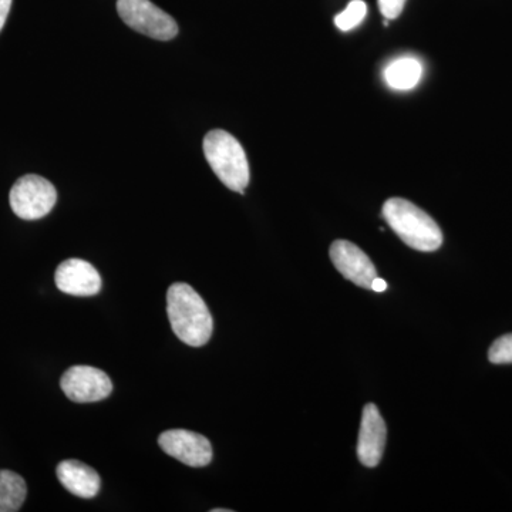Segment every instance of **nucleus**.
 Listing matches in <instances>:
<instances>
[{"mask_svg": "<svg viewBox=\"0 0 512 512\" xmlns=\"http://www.w3.org/2000/svg\"><path fill=\"white\" fill-rule=\"evenodd\" d=\"M329 254L333 265L348 281L360 288H372V282L377 278L376 266L357 245L339 239L333 242Z\"/></svg>", "mask_w": 512, "mask_h": 512, "instance_id": "nucleus-8", "label": "nucleus"}, {"mask_svg": "<svg viewBox=\"0 0 512 512\" xmlns=\"http://www.w3.org/2000/svg\"><path fill=\"white\" fill-rule=\"evenodd\" d=\"M372 291L376 292H384L387 289V282L382 278H375V281L372 282Z\"/></svg>", "mask_w": 512, "mask_h": 512, "instance_id": "nucleus-18", "label": "nucleus"}, {"mask_svg": "<svg viewBox=\"0 0 512 512\" xmlns=\"http://www.w3.org/2000/svg\"><path fill=\"white\" fill-rule=\"evenodd\" d=\"M117 12L127 26L151 39L168 42L178 35L177 22L150 0H117Z\"/></svg>", "mask_w": 512, "mask_h": 512, "instance_id": "nucleus-5", "label": "nucleus"}, {"mask_svg": "<svg viewBox=\"0 0 512 512\" xmlns=\"http://www.w3.org/2000/svg\"><path fill=\"white\" fill-rule=\"evenodd\" d=\"M55 281L60 291L73 296H93L101 291V276L90 262L67 259L56 269Z\"/></svg>", "mask_w": 512, "mask_h": 512, "instance_id": "nucleus-10", "label": "nucleus"}, {"mask_svg": "<svg viewBox=\"0 0 512 512\" xmlns=\"http://www.w3.org/2000/svg\"><path fill=\"white\" fill-rule=\"evenodd\" d=\"M204 154L212 171L229 190L244 194L248 187L249 164L241 143L224 130H212L204 138Z\"/></svg>", "mask_w": 512, "mask_h": 512, "instance_id": "nucleus-3", "label": "nucleus"}, {"mask_svg": "<svg viewBox=\"0 0 512 512\" xmlns=\"http://www.w3.org/2000/svg\"><path fill=\"white\" fill-rule=\"evenodd\" d=\"M10 207L19 218L40 220L50 214L57 202L55 185L40 175L29 174L19 178L10 190Z\"/></svg>", "mask_w": 512, "mask_h": 512, "instance_id": "nucleus-4", "label": "nucleus"}, {"mask_svg": "<svg viewBox=\"0 0 512 512\" xmlns=\"http://www.w3.org/2000/svg\"><path fill=\"white\" fill-rule=\"evenodd\" d=\"M28 495L25 480L9 470H0V512H16Z\"/></svg>", "mask_w": 512, "mask_h": 512, "instance_id": "nucleus-13", "label": "nucleus"}, {"mask_svg": "<svg viewBox=\"0 0 512 512\" xmlns=\"http://www.w3.org/2000/svg\"><path fill=\"white\" fill-rule=\"evenodd\" d=\"M367 15V5L363 0H352L348 8L339 13L335 18V25L342 32H349L363 22Z\"/></svg>", "mask_w": 512, "mask_h": 512, "instance_id": "nucleus-14", "label": "nucleus"}, {"mask_svg": "<svg viewBox=\"0 0 512 512\" xmlns=\"http://www.w3.org/2000/svg\"><path fill=\"white\" fill-rule=\"evenodd\" d=\"M387 427L376 404H366L360 424L357 457L366 467L379 466L386 447Z\"/></svg>", "mask_w": 512, "mask_h": 512, "instance_id": "nucleus-9", "label": "nucleus"}, {"mask_svg": "<svg viewBox=\"0 0 512 512\" xmlns=\"http://www.w3.org/2000/svg\"><path fill=\"white\" fill-rule=\"evenodd\" d=\"M423 77V64L413 57H400L384 70V80L394 90H410Z\"/></svg>", "mask_w": 512, "mask_h": 512, "instance_id": "nucleus-12", "label": "nucleus"}, {"mask_svg": "<svg viewBox=\"0 0 512 512\" xmlns=\"http://www.w3.org/2000/svg\"><path fill=\"white\" fill-rule=\"evenodd\" d=\"M167 313L177 338L192 348L211 339L214 320L204 299L190 285H171L167 292Z\"/></svg>", "mask_w": 512, "mask_h": 512, "instance_id": "nucleus-1", "label": "nucleus"}, {"mask_svg": "<svg viewBox=\"0 0 512 512\" xmlns=\"http://www.w3.org/2000/svg\"><path fill=\"white\" fill-rule=\"evenodd\" d=\"M164 453L190 467H205L212 460V446L207 437L194 431L175 429L164 431L158 437Z\"/></svg>", "mask_w": 512, "mask_h": 512, "instance_id": "nucleus-7", "label": "nucleus"}, {"mask_svg": "<svg viewBox=\"0 0 512 512\" xmlns=\"http://www.w3.org/2000/svg\"><path fill=\"white\" fill-rule=\"evenodd\" d=\"M212 512H229V510H225L224 508V510H212Z\"/></svg>", "mask_w": 512, "mask_h": 512, "instance_id": "nucleus-19", "label": "nucleus"}, {"mask_svg": "<svg viewBox=\"0 0 512 512\" xmlns=\"http://www.w3.org/2000/svg\"><path fill=\"white\" fill-rule=\"evenodd\" d=\"M60 387L76 403L101 402L113 392L110 377L103 370L92 366L70 367L64 372Z\"/></svg>", "mask_w": 512, "mask_h": 512, "instance_id": "nucleus-6", "label": "nucleus"}, {"mask_svg": "<svg viewBox=\"0 0 512 512\" xmlns=\"http://www.w3.org/2000/svg\"><path fill=\"white\" fill-rule=\"evenodd\" d=\"M57 478L69 493L80 498H93L99 494L101 480L94 468L82 461L64 460L57 466Z\"/></svg>", "mask_w": 512, "mask_h": 512, "instance_id": "nucleus-11", "label": "nucleus"}, {"mask_svg": "<svg viewBox=\"0 0 512 512\" xmlns=\"http://www.w3.org/2000/svg\"><path fill=\"white\" fill-rule=\"evenodd\" d=\"M10 8H12V0H0V32L5 28Z\"/></svg>", "mask_w": 512, "mask_h": 512, "instance_id": "nucleus-17", "label": "nucleus"}, {"mask_svg": "<svg viewBox=\"0 0 512 512\" xmlns=\"http://www.w3.org/2000/svg\"><path fill=\"white\" fill-rule=\"evenodd\" d=\"M488 359L495 365H508L512 363V333L501 336L491 345Z\"/></svg>", "mask_w": 512, "mask_h": 512, "instance_id": "nucleus-15", "label": "nucleus"}, {"mask_svg": "<svg viewBox=\"0 0 512 512\" xmlns=\"http://www.w3.org/2000/svg\"><path fill=\"white\" fill-rule=\"evenodd\" d=\"M383 217L410 248L433 252L443 244V232L437 222L413 202L403 198H390L384 202Z\"/></svg>", "mask_w": 512, "mask_h": 512, "instance_id": "nucleus-2", "label": "nucleus"}, {"mask_svg": "<svg viewBox=\"0 0 512 512\" xmlns=\"http://www.w3.org/2000/svg\"><path fill=\"white\" fill-rule=\"evenodd\" d=\"M406 0H379L380 12L384 18L393 20L402 15Z\"/></svg>", "mask_w": 512, "mask_h": 512, "instance_id": "nucleus-16", "label": "nucleus"}]
</instances>
